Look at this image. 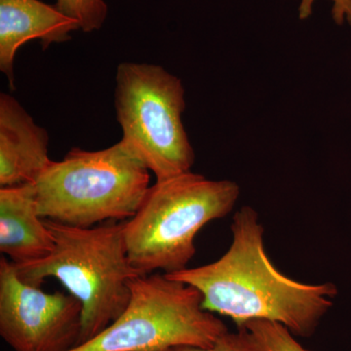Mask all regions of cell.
Instances as JSON below:
<instances>
[{
    "mask_svg": "<svg viewBox=\"0 0 351 351\" xmlns=\"http://www.w3.org/2000/svg\"><path fill=\"white\" fill-rule=\"evenodd\" d=\"M230 230L232 244L216 262L166 276L197 289L205 311L230 318L237 328L270 320L311 338L334 306L337 286L302 283L279 271L267 255L265 228L253 208L237 211Z\"/></svg>",
    "mask_w": 351,
    "mask_h": 351,
    "instance_id": "cell-1",
    "label": "cell"
},
{
    "mask_svg": "<svg viewBox=\"0 0 351 351\" xmlns=\"http://www.w3.org/2000/svg\"><path fill=\"white\" fill-rule=\"evenodd\" d=\"M44 221L54 237V250L38 262L14 265L25 283L41 287L45 279L54 277L80 302V346L121 315L130 300L132 280L142 274L129 261L125 221L86 228Z\"/></svg>",
    "mask_w": 351,
    "mask_h": 351,
    "instance_id": "cell-2",
    "label": "cell"
},
{
    "mask_svg": "<svg viewBox=\"0 0 351 351\" xmlns=\"http://www.w3.org/2000/svg\"><path fill=\"white\" fill-rule=\"evenodd\" d=\"M240 188L189 172L149 186L137 213L125 221L124 237L131 265L142 276L188 269L201 228L232 211Z\"/></svg>",
    "mask_w": 351,
    "mask_h": 351,
    "instance_id": "cell-3",
    "label": "cell"
},
{
    "mask_svg": "<svg viewBox=\"0 0 351 351\" xmlns=\"http://www.w3.org/2000/svg\"><path fill=\"white\" fill-rule=\"evenodd\" d=\"M34 184L41 218L86 228L137 213L149 189V170L120 140L101 151L73 147Z\"/></svg>",
    "mask_w": 351,
    "mask_h": 351,
    "instance_id": "cell-4",
    "label": "cell"
},
{
    "mask_svg": "<svg viewBox=\"0 0 351 351\" xmlns=\"http://www.w3.org/2000/svg\"><path fill=\"white\" fill-rule=\"evenodd\" d=\"M126 308L98 336L69 351H172L208 348L228 331L202 307L197 289L165 274L134 278Z\"/></svg>",
    "mask_w": 351,
    "mask_h": 351,
    "instance_id": "cell-5",
    "label": "cell"
},
{
    "mask_svg": "<svg viewBox=\"0 0 351 351\" xmlns=\"http://www.w3.org/2000/svg\"><path fill=\"white\" fill-rule=\"evenodd\" d=\"M114 106L121 141L156 181L191 171L195 154L182 123L186 100L179 77L157 64H119Z\"/></svg>",
    "mask_w": 351,
    "mask_h": 351,
    "instance_id": "cell-6",
    "label": "cell"
},
{
    "mask_svg": "<svg viewBox=\"0 0 351 351\" xmlns=\"http://www.w3.org/2000/svg\"><path fill=\"white\" fill-rule=\"evenodd\" d=\"M82 306L71 294L43 292L0 260V336L14 351H69L80 345Z\"/></svg>",
    "mask_w": 351,
    "mask_h": 351,
    "instance_id": "cell-7",
    "label": "cell"
},
{
    "mask_svg": "<svg viewBox=\"0 0 351 351\" xmlns=\"http://www.w3.org/2000/svg\"><path fill=\"white\" fill-rule=\"evenodd\" d=\"M47 131L11 95L0 94V186L34 184L53 160Z\"/></svg>",
    "mask_w": 351,
    "mask_h": 351,
    "instance_id": "cell-8",
    "label": "cell"
},
{
    "mask_svg": "<svg viewBox=\"0 0 351 351\" xmlns=\"http://www.w3.org/2000/svg\"><path fill=\"white\" fill-rule=\"evenodd\" d=\"M77 21L40 0H0V71L14 89V60L27 41L38 39L43 49L71 38Z\"/></svg>",
    "mask_w": 351,
    "mask_h": 351,
    "instance_id": "cell-9",
    "label": "cell"
},
{
    "mask_svg": "<svg viewBox=\"0 0 351 351\" xmlns=\"http://www.w3.org/2000/svg\"><path fill=\"white\" fill-rule=\"evenodd\" d=\"M55 248L38 214L36 184L0 188V252L16 265L38 262Z\"/></svg>",
    "mask_w": 351,
    "mask_h": 351,
    "instance_id": "cell-10",
    "label": "cell"
},
{
    "mask_svg": "<svg viewBox=\"0 0 351 351\" xmlns=\"http://www.w3.org/2000/svg\"><path fill=\"white\" fill-rule=\"evenodd\" d=\"M241 327L253 335L263 351H311L304 348L281 323L256 319L248 321Z\"/></svg>",
    "mask_w": 351,
    "mask_h": 351,
    "instance_id": "cell-11",
    "label": "cell"
},
{
    "mask_svg": "<svg viewBox=\"0 0 351 351\" xmlns=\"http://www.w3.org/2000/svg\"><path fill=\"white\" fill-rule=\"evenodd\" d=\"M55 6L64 15L77 21L84 32L99 31L108 17L105 0H56Z\"/></svg>",
    "mask_w": 351,
    "mask_h": 351,
    "instance_id": "cell-12",
    "label": "cell"
},
{
    "mask_svg": "<svg viewBox=\"0 0 351 351\" xmlns=\"http://www.w3.org/2000/svg\"><path fill=\"white\" fill-rule=\"evenodd\" d=\"M172 351H263L257 341L246 328H237V332H226L213 346L208 348L182 346Z\"/></svg>",
    "mask_w": 351,
    "mask_h": 351,
    "instance_id": "cell-13",
    "label": "cell"
},
{
    "mask_svg": "<svg viewBox=\"0 0 351 351\" xmlns=\"http://www.w3.org/2000/svg\"><path fill=\"white\" fill-rule=\"evenodd\" d=\"M332 17L336 24L351 25V0H332Z\"/></svg>",
    "mask_w": 351,
    "mask_h": 351,
    "instance_id": "cell-14",
    "label": "cell"
},
{
    "mask_svg": "<svg viewBox=\"0 0 351 351\" xmlns=\"http://www.w3.org/2000/svg\"><path fill=\"white\" fill-rule=\"evenodd\" d=\"M315 0H301L299 7V17L301 20H306L313 14V3ZM332 1V0H331Z\"/></svg>",
    "mask_w": 351,
    "mask_h": 351,
    "instance_id": "cell-15",
    "label": "cell"
}]
</instances>
